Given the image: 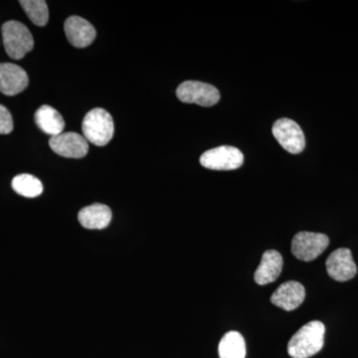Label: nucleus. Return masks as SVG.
<instances>
[{"label": "nucleus", "instance_id": "obj_4", "mask_svg": "<svg viewBox=\"0 0 358 358\" xmlns=\"http://www.w3.org/2000/svg\"><path fill=\"white\" fill-rule=\"evenodd\" d=\"M329 244V239L327 235L303 231L294 235L292 241V253L299 260L310 262L322 255Z\"/></svg>", "mask_w": 358, "mask_h": 358}, {"label": "nucleus", "instance_id": "obj_2", "mask_svg": "<svg viewBox=\"0 0 358 358\" xmlns=\"http://www.w3.org/2000/svg\"><path fill=\"white\" fill-rule=\"evenodd\" d=\"M84 138L96 147H105L115 133L114 121L107 110L96 108L85 115L82 124Z\"/></svg>", "mask_w": 358, "mask_h": 358}, {"label": "nucleus", "instance_id": "obj_12", "mask_svg": "<svg viewBox=\"0 0 358 358\" xmlns=\"http://www.w3.org/2000/svg\"><path fill=\"white\" fill-rule=\"evenodd\" d=\"M306 298L305 287L301 282L289 281L275 289L271 296L273 305L285 310H294L300 307Z\"/></svg>", "mask_w": 358, "mask_h": 358}, {"label": "nucleus", "instance_id": "obj_9", "mask_svg": "<svg viewBox=\"0 0 358 358\" xmlns=\"http://www.w3.org/2000/svg\"><path fill=\"white\" fill-rule=\"evenodd\" d=\"M327 271L331 278L338 282H346L357 275V267L352 258V251L348 248L336 250L327 258Z\"/></svg>", "mask_w": 358, "mask_h": 358}, {"label": "nucleus", "instance_id": "obj_14", "mask_svg": "<svg viewBox=\"0 0 358 358\" xmlns=\"http://www.w3.org/2000/svg\"><path fill=\"white\" fill-rule=\"evenodd\" d=\"M282 264V257L279 252L275 250L266 251L254 275L257 284L263 286L275 282L281 275Z\"/></svg>", "mask_w": 358, "mask_h": 358}, {"label": "nucleus", "instance_id": "obj_1", "mask_svg": "<svg viewBox=\"0 0 358 358\" xmlns=\"http://www.w3.org/2000/svg\"><path fill=\"white\" fill-rule=\"evenodd\" d=\"M326 327L322 322L313 320L301 327L289 339V355L293 358H308L322 350Z\"/></svg>", "mask_w": 358, "mask_h": 358}, {"label": "nucleus", "instance_id": "obj_7", "mask_svg": "<svg viewBox=\"0 0 358 358\" xmlns=\"http://www.w3.org/2000/svg\"><path fill=\"white\" fill-rule=\"evenodd\" d=\"M275 140L289 154L298 155L305 150L306 140L303 129L291 119H280L272 129Z\"/></svg>", "mask_w": 358, "mask_h": 358}, {"label": "nucleus", "instance_id": "obj_6", "mask_svg": "<svg viewBox=\"0 0 358 358\" xmlns=\"http://www.w3.org/2000/svg\"><path fill=\"white\" fill-rule=\"evenodd\" d=\"M176 96L182 103H197L202 107H212L220 100L217 88L199 81L183 82L176 90Z\"/></svg>", "mask_w": 358, "mask_h": 358}, {"label": "nucleus", "instance_id": "obj_15", "mask_svg": "<svg viewBox=\"0 0 358 358\" xmlns=\"http://www.w3.org/2000/svg\"><path fill=\"white\" fill-rule=\"evenodd\" d=\"M35 122L42 131L51 136H58L64 131V119L57 110L50 106H42L36 110Z\"/></svg>", "mask_w": 358, "mask_h": 358}, {"label": "nucleus", "instance_id": "obj_8", "mask_svg": "<svg viewBox=\"0 0 358 358\" xmlns=\"http://www.w3.org/2000/svg\"><path fill=\"white\" fill-rule=\"evenodd\" d=\"M49 145L55 154L68 159H82L89 152L88 141L77 133H62L51 136Z\"/></svg>", "mask_w": 358, "mask_h": 358}, {"label": "nucleus", "instance_id": "obj_10", "mask_svg": "<svg viewBox=\"0 0 358 358\" xmlns=\"http://www.w3.org/2000/svg\"><path fill=\"white\" fill-rule=\"evenodd\" d=\"M29 84L27 73L13 63H0V92L15 96L24 91Z\"/></svg>", "mask_w": 358, "mask_h": 358}, {"label": "nucleus", "instance_id": "obj_18", "mask_svg": "<svg viewBox=\"0 0 358 358\" xmlns=\"http://www.w3.org/2000/svg\"><path fill=\"white\" fill-rule=\"evenodd\" d=\"M21 6L35 25L43 27L48 23L49 11L44 0H21Z\"/></svg>", "mask_w": 358, "mask_h": 358}, {"label": "nucleus", "instance_id": "obj_17", "mask_svg": "<svg viewBox=\"0 0 358 358\" xmlns=\"http://www.w3.org/2000/svg\"><path fill=\"white\" fill-rule=\"evenodd\" d=\"M13 188L14 192L21 196L34 199L43 192V185L41 181L31 174L23 173L15 176L13 179Z\"/></svg>", "mask_w": 358, "mask_h": 358}, {"label": "nucleus", "instance_id": "obj_5", "mask_svg": "<svg viewBox=\"0 0 358 358\" xmlns=\"http://www.w3.org/2000/svg\"><path fill=\"white\" fill-rule=\"evenodd\" d=\"M199 160L202 166L212 171H234L243 164L244 155L237 148L222 145L207 150Z\"/></svg>", "mask_w": 358, "mask_h": 358}, {"label": "nucleus", "instance_id": "obj_11", "mask_svg": "<svg viewBox=\"0 0 358 358\" xmlns=\"http://www.w3.org/2000/svg\"><path fill=\"white\" fill-rule=\"evenodd\" d=\"M64 30L68 41L77 48H85L96 38L94 26L79 16H71L65 21Z\"/></svg>", "mask_w": 358, "mask_h": 358}, {"label": "nucleus", "instance_id": "obj_19", "mask_svg": "<svg viewBox=\"0 0 358 358\" xmlns=\"http://www.w3.org/2000/svg\"><path fill=\"white\" fill-rule=\"evenodd\" d=\"M13 119L10 112L0 105V134H8L13 131Z\"/></svg>", "mask_w": 358, "mask_h": 358}, {"label": "nucleus", "instance_id": "obj_16", "mask_svg": "<svg viewBox=\"0 0 358 358\" xmlns=\"http://www.w3.org/2000/svg\"><path fill=\"white\" fill-rule=\"evenodd\" d=\"M220 358H245L246 343L241 334L229 331L221 338L218 348Z\"/></svg>", "mask_w": 358, "mask_h": 358}, {"label": "nucleus", "instance_id": "obj_13", "mask_svg": "<svg viewBox=\"0 0 358 358\" xmlns=\"http://www.w3.org/2000/svg\"><path fill=\"white\" fill-rule=\"evenodd\" d=\"M113 214L110 207L95 203L85 207L78 214L79 222L86 229L102 230L110 225Z\"/></svg>", "mask_w": 358, "mask_h": 358}, {"label": "nucleus", "instance_id": "obj_3", "mask_svg": "<svg viewBox=\"0 0 358 358\" xmlns=\"http://www.w3.org/2000/svg\"><path fill=\"white\" fill-rule=\"evenodd\" d=\"M4 48L9 57L20 60L34 47L31 32L20 21L10 20L1 27Z\"/></svg>", "mask_w": 358, "mask_h": 358}]
</instances>
